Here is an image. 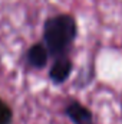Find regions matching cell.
I'll use <instances>...</instances> for the list:
<instances>
[{"instance_id": "cell-1", "label": "cell", "mask_w": 122, "mask_h": 124, "mask_svg": "<svg viewBox=\"0 0 122 124\" xmlns=\"http://www.w3.org/2000/svg\"><path fill=\"white\" fill-rule=\"evenodd\" d=\"M78 36V23L72 15L61 13L45 20L43 43L49 55L56 58L66 56Z\"/></svg>"}, {"instance_id": "cell-2", "label": "cell", "mask_w": 122, "mask_h": 124, "mask_svg": "<svg viewBox=\"0 0 122 124\" xmlns=\"http://www.w3.org/2000/svg\"><path fill=\"white\" fill-rule=\"evenodd\" d=\"M65 114L73 124H95L92 111L76 100L70 101L65 107Z\"/></svg>"}, {"instance_id": "cell-3", "label": "cell", "mask_w": 122, "mask_h": 124, "mask_svg": "<svg viewBox=\"0 0 122 124\" xmlns=\"http://www.w3.org/2000/svg\"><path fill=\"white\" fill-rule=\"evenodd\" d=\"M72 69H73V65L70 59L68 56H62V58H56L52 66H50V71H49V78L52 79L53 84L59 85L63 84L69 79L70 74H72Z\"/></svg>"}, {"instance_id": "cell-4", "label": "cell", "mask_w": 122, "mask_h": 124, "mask_svg": "<svg viewBox=\"0 0 122 124\" xmlns=\"http://www.w3.org/2000/svg\"><path fill=\"white\" fill-rule=\"evenodd\" d=\"M49 51L45 46V43H34L26 52V61L29 63V66L34 69H42L47 65L49 61Z\"/></svg>"}, {"instance_id": "cell-5", "label": "cell", "mask_w": 122, "mask_h": 124, "mask_svg": "<svg viewBox=\"0 0 122 124\" xmlns=\"http://www.w3.org/2000/svg\"><path fill=\"white\" fill-rule=\"evenodd\" d=\"M12 110L9 108V105L0 100V124H10L12 121Z\"/></svg>"}, {"instance_id": "cell-6", "label": "cell", "mask_w": 122, "mask_h": 124, "mask_svg": "<svg viewBox=\"0 0 122 124\" xmlns=\"http://www.w3.org/2000/svg\"><path fill=\"white\" fill-rule=\"evenodd\" d=\"M121 107H122V101H121Z\"/></svg>"}]
</instances>
